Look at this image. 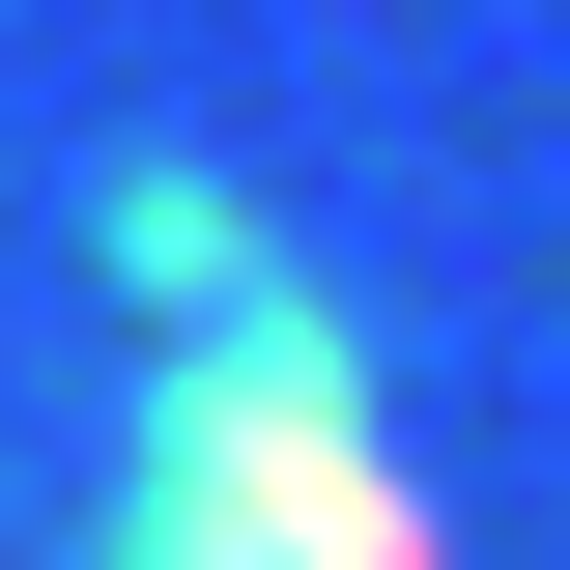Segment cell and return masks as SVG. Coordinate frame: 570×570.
Wrapping results in <instances>:
<instances>
[{
    "mask_svg": "<svg viewBox=\"0 0 570 570\" xmlns=\"http://www.w3.org/2000/svg\"><path fill=\"white\" fill-rule=\"evenodd\" d=\"M142 228H171L142 285L200 314V371H171V428H142V485H115V570H428V485H400V428H371V343L228 200H142Z\"/></svg>",
    "mask_w": 570,
    "mask_h": 570,
    "instance_id": "cell-1",
    "label": "cell"
}]
</instances>
